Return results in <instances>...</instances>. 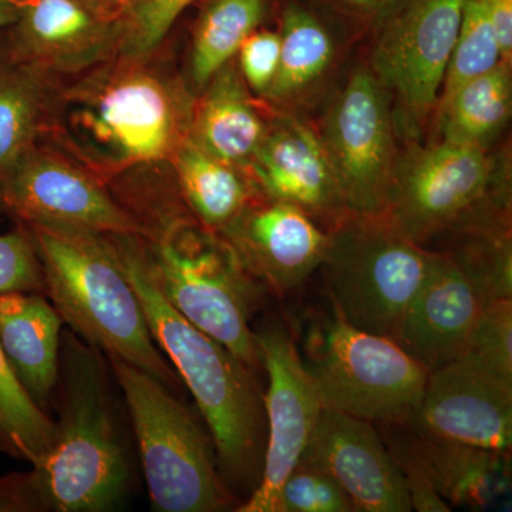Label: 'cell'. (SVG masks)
Wrapping results in <instances>:
<instances>
[{
    "mask_svg": "<svg viewBox=\"0 0 512 512\" xmlns=\"http://www.w3.org/2000/svg\"><path fill=\"white\" fill-rule=\"evenodd\" d=\"M464 0H400L379 23L372 73L412 133L439 103Z\"/></svg>",
    "mask_w": 512,
    "mask_h": 512,
    "instance_id": "cell-11",
    "label": "cell"
},
{
    "mask_svg": "<svg viewBox=\"0 0 512 512\" xmlns=\"http://www.w3.org/2000/svg\"><path fill=\"white\" fill-rule=\"evenodd\" d=\"M45 293L42 268L29 231L0 235V295Z\"/></svg>",
    "mask_w": 512,
    "mask_h": 512,
    "instance_id": "cell-33",
    "label": "cell"
},
{
    "mask_svg": "<svg viewBox=\"0 0 512 512\" xmlns=\"http://www.w3.org/2000/svg\"><path fill=\"white\" fill-rule=\"evenodd\" d=\"M487 148L441 140L397 156L386 217L416 244L447 234L494 197Z\"/></svg>",
    "mask_w": 512,
    "mask_h": 512,
    "instance_id": "cell-9",
    "label": "cell"
},
{
    "mask_svg": "<svg viewBox=\"0 0 512 512\" xmlns=\"http://www.w3.org/2000/svg\"><path fill=\"white\" fill-rule=\"evenodd\" d=\"M10 2L16 3V5L22 8V6L25 5V3H28L29 0H10Z\"/></svg>",
    "mask_w": 512,
    "mask_h": 512,
    "instance_id": "cell-40",
    "label": "cell"
},
{
    "mask_svg": "<svg viewBox=\"0 0 512 512\" xmlns=\"http://www.w3.org/2000/svg\"><path fill=\"white\" fill-rule=\"evenodd\" d=\"M248 170L268 200L288 202L332 227L349 214L318 133L292 117L268 127Z\"/></svg>",
    "mask_w": 512,
    "mask_h": 512,
    "instance_id": "cell-18",
    "label": "cell"
},
{
    "mask_svg": "<svg viewBox=\"0 0 512 512\" xmlns=\"http://www.w3.org/2000/svg\"><path fill=\"white\" fill-rule=\"evenodd\" d=\"M190 120L188 137L201 150L234 167L248 168L268 131L234 62L204 87Z\"/></svg>",
    "mask_w": 512,
    "mask_h": 512,
    "instance_id": "cell-21",
    "label": "cell"
},
{
    "mask_svg": "<svg viewBox=\"0 0 512 512\" xmlns=\"http://www.w3.org/2000/svg\"><path fill=\"white\" fill-rule=\"evenodd\" d=\"M352 503L332 477L308 461L296 464L279 495V512H352Z\"/></svg>",
    "mask_w": 512,
    "mask_h": 512,
    "instance_id": "cell-31",
    "label": "cell"
},
{
    "mask_svg": "<svg viewBox=\"0 0 512 512\" xmlns=\"http://www.w3.org/2000/svg\"><path fill=\"white\" fill-rule=\"evenodd\" d=\"M47 106L46 72L13 56L0 62V180L36 146Z\"/></svg>",
    "mask_w": 512,
    "mask_h": 512,
    "instance_id": "cell-26",
    "label": "cell"
},
{
    "mask_svg": "<svg viewBox=\"0 0 512 512\" xmlns=\"http://www.w3.org/2000/svg\"><path fill=\"white\" fill-rule=\"evenodd\" d=\"M511 87L505 62L458 87L437 106L443 140L488 148L510 119Z\"/></svg>",
    "mask_w": 512,
    "mask_h": 512,
    "instance_id": "cell-25",
    "label": "cell"
},
{
    "mask_svg": "<svg viewBox=\"0 0 512 512\" xmlns=\"http://www.w3.org/2000/svg\"><path fill=\"white\" fill-rule=\"evenodd\" d=\"M308 356L323 407L369 421L409 423L430 375L399 343L336 313L313 333Z\"/></svg>",
    "mask_w": 512,
    "mask_h": 512,
    "instance_id": "cell-8",
    "label": "cell"
},
{
    "mask_svg": "<svg viewBox=\"0 0 512 512\" xmlns=\"http://www.w3.org/2000/svg\"><path fill=\"white\" fill-rule=\"evenodd\" d=\"M109 363L136 433L153 510H225L229 494L214 443L194 414L156 377L120 360Z\"/></svg>",
    "mask_w": 512,
    "mask_h": 512,
    "instance_id": "cell-7",
    "label": "cell"
},
{
    "mask_svg": "<svg viewBox=\"0 0 512 512\" xmlns=\"http://www.w3.org/2000/svg\"><path fill=\"white\" fill-rule=\"evenodd\" d=\"M144 249L151 275L175 311L252 369L262 365L251 329L261 285L221 235L174 220Z\"/></svg>",
    "mask_w": 512,
    "mask_h": 512,
    "instance_id": "cell-5",
    "label": "cell"
},
{
    "mask_svg": "<svg viewBox=\"0 0 512 512\" xmlns=\"http://www.w3.org/2000/svg\"><path fill=\"white\" fill-rule=\"evenodd\" d=\"M29 234L46 296L74 335L175 389L180 377L158 348L109 235L45 227H29Z\"/></svg>",
    "mask_w": 512,
    "mask_h": 512,
    "instance_id": "cell-3",
    "label": "cell"
},
{
    "mask_svg": "<svg viewBox=\"0 0 512 512\" xmlns=\"http://www.w3.org/2000/svg\"><path fill=\"white\" fill-rule=\"evenodd\" d=\"M463 356L512 380V298L485 303Z\"/></svg>",
    "mask_w": 512,
    "mask_h": 512,
    "instance_id": "cell-30",
    "label": "cell"
},
{
    "mask_svg": "<svg viewBox=\"0 0 512 512\" xmlns=\"http://www.w3.org/2000/svg\"><path fill=\"white\" fill-rule=\"evenodd\" d=\"M238 70L249 92L265 97L278 73L281 36L272 30H255L238 49Z\"/></svg>",
    "mask_w": 512,
    "mask_h": 512,
    "instance_id": "cell-34",
    "label": "cell"
},
{
    "mask_svg": "<svg viewBox=\"0 0 512 512\" xmlns=\"http://www.w3.org/2000/svg\"><path fill=\"white\" fill-rule=\"evenodd\" d=\"M12 26V56L46 73L89 72L123 46L124 23L104 18L82 0H29Z\"/></svg>",
    "mask_w": 512,
    "mask_h": 512,
    "instance_id": "cell-17",
    "label": "cell"
},
{
    "mask_svg": "<svg viewBox=\"0 0 512 512\" xmlns=\"http://www.w3.org/2000/svg\"><path fill=\"white\" fill-rule=\"evenodd\" d=\"M503 62L485 0H464L463 18L437 106L468 80L491 72Z\"/></svg>",
    "mask_w": 512,
    "mask_h": 512,
    "instance_id": "cell-29",
    "label": "cell"
},
{
    "mask_svg": "<svg viewBox=\"0 0 512 512\" xmlns=\"http://www.w3.org/2000/svg\"><path fill=\"white\" fill-rule=\"evenodd\" d=\"M184 200L202 227L220 232L252 201V184L242 170L201 150L185 138L174 157Z\"/></svg>",
    "mask_w": 512,
    "mask_h": 512,
    "instance_id": "cell-24",
    "label": "cell"
},
{
    "mask_svg": "<svg viewBox=\"0 0 512 512\" xmlns=\"http://www.w3.org/2000/svg\"><path fill=\"white\" fill-rule=\"evenodd\" d=\"M158 348L171 360L207 423L225 484L254 491L266 446L264 394L254 369L195 328L160 292L137 235H109Z\"/></svg>",
    "mask_w": 512,
    "mask_h": 512,
    "instance_id": "cell-1",
    "label": "cell"
},
{
    "mask_svg": "<svg viewBox=\"0 0 512 512\" xmlns=\"http://www.w3.org/2000/svg\"><path fill=\"white\" fill-rule=\"evenodd\" d=\"M409 424L427 439L510 453L512 380L461 356L430 372Z\"/></svg>",
    "mask_w": 512,
    "mask_h": 512,
    "instance_id": "cell-14",
    "label": "cell"
},
{
    "mask_svg": "<svg viewBox=\"0 0 512 512\" xmlns=\"http://www.w3.org/2000/svg\"><path fill=\"white\" fill-rule=\"evenodd\" d=\"M319 2L349 18L377 25L400 0H319Z\"/></svg>",
    "mask_w": 512,
    "mask_h": 512,
    "instance_id": "cell-36",
    "label": "cell"
},
{
    "mask_svg": "<svg viewBox=\"0 0 512 512\" xmlns=\"http://www.w3.org/2000/svg\"><path fill=\"white\" fill-rule=\"evenodd\" d=\"M252 278L278 295L301 288L320 268L328 248L323 231L308 212L288 202H249L218 232Z\"/></svg>",
    "mask_w": 512,
    "mask_h": 512,
    "instance_id": "cell-15",
    "label": "cell"
},
{
    "mask_svg": "<svg viewBox=\"0 0 512 512\" xmlns=\"http://www.w3.org/2000/svg\"><path fill=\"white\" fill-rule=\"evenodd\" d=\"M397 466L402 470L410 503L413 510L419 512H448L450 505L441 498L439 491L434 487L429 471L424 467L419 454L414 450L413 444H399L390 450Z\"/></svg>",
    "mask_w": 512,
    "mask_h": 512,
    "instance_id": "cell-35",
    "label": "cell"
},
{
    "mask_svg": "<svg viewBox=\"0 0 512 512\" xmlns=\"http://www.w3.org/2000/svg\"><path fill=\"white\" fill-rule=\"evenodd\" d=\"M82 2L104 18L124 22L128 12L133 9L138 0H82Z\"/></svg>",
    "mask_w": 512,
    "mask_h": 512,
    "instance_id": "cell-38",
    "label": "cell"
},
{
    "mask_svg": "<svg viewBox=\"0 0 512 512\" xmlns=\"http://www.w3.org/2000/svg\"><path fill=\"white\" fill-rule=\"evenodd\" d=\"M279 36L278 73L265 99L284 107L301 100L325 79L335 63L338 47L328 26L298 2H289L282 12Z\"/></svg>",
    "mask_w": 512,
    "mask_h": 512,
    "instance_id": "cell-23",
    "label": "cell"
},
{
    "mask_svg": "<svg viewBox=\"0 0 512 512\" xmlns=\"http://www.w3.org/2000/svg\"><path fill=\"white\" fill-rule=\"evenodd\" d=\"M63 325L43 293L0 295V349L20 386L43 410L59 380Z\"/></svg>",
    "mask_w": 512,
    "mask_h": 512,
    "instance_id": "cell-20",
    "label": "cell"
},
{
    "mask_svg": "<svg viewBox=\"0 0 512 512\" xmlns=\"http://www.w3.org/2000/svg\"><path fill=\"white\" fill-rule=\"evenodd\" d=\"M138 59L101 64L60 96V133L97 171L173 160L188 137L181 97Z\"/></svg>",
    "mask_w": 512,
    "mask_h": 512,
    "instance_id": "cell-4",
    "label": "cell"
},
{
    "mask_svg": "<svg viewBox=\"0 0 512 512\" xmlns=\"http://www.w3.org/2000/svg\"><path fill=\"white\" fill-rule=\"evenodd\" d=\"M53 439L55 420L23 390L0 349V454L32 466Z\"/></svg>",
    "mask_w": 512,
    "mask_h": 512,
    "instance_id": "cell-28",
    "label": "cell"
},
{
    "mask_svg": "<svg viewBox=\"0 0 512 512\" xmlns=\"http://www.w3.org/2000/svg\"><path fill=\"white\" fill-rule=\"evenodd\" d=\"M0 201L28 227L148 237L93 174L46 148L33 147L0 180Z\"/></svg>",
    "mask_w": 512,
    "mask_h": 512,
    "instance_id": "cell-12",
    "label": "cell"
},
{
    "mask_svg": "<svg viewBox=\"0 0 512 512\" xmlns=\"http://www.w3.org/2000/svg\"><path fill=\"white\" fill-rule=\"evenodd\" d=\"M107 362L73 332L62 335L55 439L28 473H18L25 512H104L126 498L130 461Z\"/></svg>",
    "mask_w": 512,
    "mask_h": 512,
    "instance_id": "cell-2",
    "label": "cell"
},
{
    "mask_svg": "<svg viewBox=\"0 0 512 512\" xmlns=\"http://www.w3.org/2000/svg\"><path fill=\"white\" fill-rule=\"evenodd\" d=\"M268 0H210L201 12L191 50V79L204 89L262 25Z\"/></svg>",
    "mask_w": 512,
    "mask_h": 512,
    "instance_id": "cell-27",
    "label": "cell"
},
{
    "mask_svg": "<svg viewBox=\"0 0 512 512\" xmlns=\"http://www.w3.org/2000/svg\"><path fill=\"white\" fill-rule=\"evenodd\" d=\"M412 444L448 505L485 510L510 491L511 458L507 451L421 436Z\"/></svg>",
    "mask_w": 512,
    "mask_h": 512,
    "instance_id": "cell-22",
    "label": "cell"
},
{
    "mask_svg": "<svg viewBox=\"0 0 512 512\" xmlns=\"http://www.w3.org/2000/svg\"><path fill=\"white\" fill-rule=\"evenodd\" d=\"M436 256L387 217L348 214L330 229L320 268L340 319L397 342Z\"/></svg>",
    "mask_w": 512,
    "mask_h": 512,
    "instance_id": "cell-6",
    "label": "cell"
},
{
    "mask_svg": "<svg viewBox=\"0 0 512 512\" xmlns=\"http://www.w3.org/2000/svg\"><path fill=\"white\" fill-rule=\"evenodd\" d=\"M488 15L497 33L504 62L511 64L512 53V0H485Z\"/></svg>",
    "mask_w": 512,
    "mask_h": 512,
    "instance_id": "cell-37",
    "label": "cell"
},
{
    "mask_svg": "<svg viewBox=\"0 0 512 512\" xmlns=\"http://www.w3.org/2000/svg\"><path fill=\"white\" fill-rule=\"evenodd\" d=\"M318 136L349 214L386 217L397 153L389 93L372 70L349 77Z\"/></svg>",
    "mask_w": 512,
    "mask_h": 512,
    "instance_id": "cell-10",
    "label": "cell"
},
{
    "mask_svg": "<svg viewBox=\"0 0 512 512\" xmlns=\"http://www.w3.org/2000/svg\"><path fill=\"white\" fill-rule=\"evenodd\" d=\"M302 460L328 473L355 511L413 510L402 470L372 421L323 407Z\"/></svg>",
    "mask_w": 512,
    "mask_h": 512,
    "instance_id": "cell-16",
    "label": "cell"
},
{
    "mask_svg": "<svg viewBox=\"0 0 512 512\" xmlns=\"http://www.w3.org/2000/svg\"><path fill=\"white\" fill-rule=\"evenodd\" d=\"M195 0H138L124 19L121 52L127 57H146L157 49L181 13Z\"/></svg>",
    "mask_w": 512,
    "mask_h": 512,
    "instance_id": "cell-32",
    "label": "cell"
},
{
    "mask_svg": "<svg viewBox=\"0 0 512 512\" xmlns=\"http://www.w3.org/2000/svg\"><path fill=\"white\" fill-rule=\"evenodd\" d=\"M484 306L476 286L453 259L437 252L407 311L397 343L433 372L466 353Z\"/></svg>",
    "mask_w": 512,
    "mask_h": 512,
    "instance_id": "cell-19",
    "label": "cell"
},
{
    "mask_svg": "<svg viewBox=\"0 0 512 512\" xmlns=\"http://www.w3.org/2000/svg\"><path fill=\"white\" fill-rule=\"evenodd\" d=\"M20 6L10 0H0V30L12 26L19 19Z\"/></svg>",
    "mask_w": 512,
    "mask_h": 512,
    "instance_id": "cell-39",
    "label": "cell"
},
{
    "mask_svg": "<svg viewBox=\"0 0 512 512\" xmlns=\"http://www.w3.org/2000/svg\"><path fill=\"white\" fill-rule=\"evenodd\" d=\"M268 372L264 394L266 446L259 483L238 512H279L286 478L301 461L323 410L318 389L289 330L269 325L255 332Z\"/></svg>",
    "mask_w": 512,
    "mask_h": 512,
    "instance_id": "cell-13",
    "label": "cell"
}]
</instances>
